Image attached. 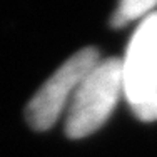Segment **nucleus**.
I'll return each mask as SVG.
<instances>
[{"mask_svg":"<svg viewBox=\"0 0 157 157\" xmlns=\"http://www.w3.org/2000/svg\"><path fill=\"white\" fill-rule=\"evenodd\" d=\"M157 5V0H119V5L112 15L114 27H124L129 22L144 18Z\"/></svg>","mask_w":157,"mask_h":157,"instance_id":"nucleus-4","label":"nucleus"},{"mask_svg":"<svg viewBox=\"0 0 157 157\" xmlns=\"http://www.w3.org/2000/svg\"><path fill=\"white\" fill-rule=\"evenodd\" d=\"M124 94V72L121 59L100 60L80 82L67 107L65 134L82 139L95 132L110 117Z\"/></svg>","mask_w":157,"mask_h":157,"instance_id":"nucleus-1","label":"nucleus"},{"mask_svg":"<svg viewBox=\"0 0 157 157\" xmlns=\"http://www.w3.org/2000/svg\"><path fill=\"white\" fill-rule=\"evenodd\" d=\"M124 95L140 121H157V12L142 18L122 59Z\"/></svg>","mask_w":157,"mask_h":157,"instance_id":"nucleus-2","label":"nucleus"},{"mask_svg":"<svg viewBox=\"0 0 157 157\" xmlns=\"http://www.w3.org/2000/svg\"><path fill=\"white\" fill-rule=\"evenodd\" d=\"M99 62L100 55L94 47H85L67 59L29 102L25 110L29 124L35 130L50 129L69 107L80 82Z\"/></svg>","mask_w":157,"mask_h":157,"instance_id":"nucleus-3","label":"nucleus"}]
</instances>
